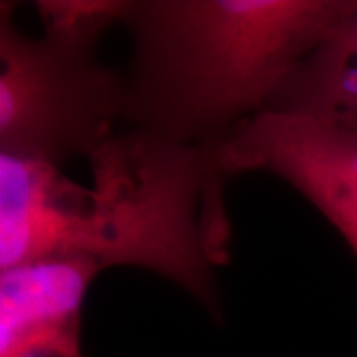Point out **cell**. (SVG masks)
Segmentation results:
<instances>
[{"label": "cell", "mask_w": 357, "mask_h": 357, "mask_svg": "<svg viewBox=\"0 0 357 357\" xmlns=\"http://www.w3.org/2000/svg\"><path fill=\"white\" fill-rule=\"evenodd\" d=\"M225 173H268L306 197L357 256V123L264 112L217 145Z\"/></svg>", "instance_id": "277c9868"}, {"label": "cell", "mask_w": 357, "mask_h": 357, "mask_svg": "<svg viewBox=\"0 0 357 357\" xmlns=\"http://www.w3.org/2000/svg\"><path fill=\"white\" fill-rule=\"evenodd\" d=\"M268 112L357 123V0L282 86Z\"/></svg>", "instance_id": "8992f818"}, {"label": "cell", "mask_w": 357, "mask_h": 357, "mask_svg": "<svg viewBox=\"0 0 357 357\" xmlns=\"http://www.w3.org/2000/svg\"><path fill=\"white\" fill-rule=\"evenodd\" d=\"M98 274L66 258L0 270V357H82V306Z\"/></svg>", "instance_id": "5b68a950"}, {"label": "cell", "mask_w": 357, "mask_h": 357, "mask_svg": "<svg viewBox=\"0 0 357 357\" xmlns=\"http://www.w3.org/2000/svg\"><path fill=\"white\" fill-rule=\"evenodd\" d=\"M123 0H42V32L0 10V155L64 167L123 126L126 82L98 56Z\"/></svg>", "instance_id": "3957f363"}, {"label": "cell", "mask_w": 357, "mask_h": 357, "mask_svg": "<svg viewBox=\"0 0 357 357\" xmlns=\"http://www.w3.org/2000/svg\"><path fill=\"white\" fill-rule=\"evenodd\" d=\"M345 0H123V126L217 147L272 107Z\"/></svg>", "instance_id": "7a4b0ae2"}, {"label": "cell", "mask_w": 357, "mask_h": 357, "mask_svg": "<svg viewBox=\"0 0 357 357\" xmlns=\"http://www.w3.org/2000/svg\"><path fill=\"white\" fill-rule=\"evenodd\" d=\"M86 161L79 183L62 167L0 155V270L56 258L145 268L218 312L232 232L217 147L126 126Z\"/></svg>", "instance_id": "6da1fadb"}]
</instances>
